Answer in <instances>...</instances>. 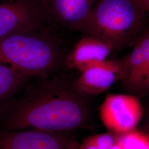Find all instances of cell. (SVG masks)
Returning <instances> with one entry per match:
<instances>
[{
    "label": "cell",
    "instance_id": "obj_1",
    "mask_svg": "<svg viewBox=\"0 0 149 149\" xmlns=\"http://www.w3.org/2000/svg\"><path fill=\"white\" fill-rule=\"evenodd\" d=\"M90 118L86 96L72 82L53 76L30 84L0 108V130L69 132L86 127Z\"/></svg>",
    "mask_w": 149,
    "mask_h": 149
},
{
    "label": "cell",
    "instance_id": "obj_2",
    "mask_svg": "<svg viewBox=\"0 0 149 149\" xmlns=\"http://www.w3.org/2000/svg\"><path fill=\"white\" fill-rule=\"evenodd\" d=\"M67 55L49 30L27 29L0 38V63L31 77L54 76Z\"/></svg>",
    "mask_w": 149,
    "mask_h": 149
},
{
    "label": "cell",
    "instance_id": "obj_3",
    "mask_svg": "<svg viewBox=\"0 0 149 149\" xmlns=\"http://www.w3.org/2000/svg\"><path fill=\"white\" fill-rule=\"evenodd\" d=\"M148 15L134 0H98L81 32L108 43L114 52L132 48L149 28Z\"/></svg>",
    "mask_w": 149,
    "mask_h": 149
},
{
    "label": "cell",
    "instance_id": "obj_4",
    "mask_svg": "<svg viewBox=\"0 0 149 149\" xmlns=\"http://www.w3.org/2000/svg\"><path fill=\"white\" fill-rule=\"evenodd\" d=\"M52 24L43 0H0V38L22 30H49Z\"/></svg>",
    "mask_w": 149,
    "mask_h": 149
},
{
    "label": "cell",
    "instance_id": "obj_5",
    "mask_svg": "<svg viewBox=\"0 0 149 149\" xmlns=\"http://www.w3.org/2000/svg\"><path fill=\"white\" fill-rule=\"evenodd\" d=\"M143 114V107L138 97L129 93L107 95L99 109L104 126L117 135L136 129Z\"/></svg>",
    "mask_w": 149,
    "mask_h": 149
},
{
    "label": "cell",
    "instance_id": "obj_6",
    "mask_svg": "<svg viewBox=\"0 0 149 149\" xmlns=\"http://www.w3.org/2000/svg\"><path fill=\"white\" fill-rule=\"evenodd\" d=\"M123 60L124 87L129 94L149 96V28Z\"/></svg>",
    "mask_w": 149,
    "mask_h": 149
},
{
    "label": "cell",
    "instance_id": "obj_7",
    "mask_svg": "<svg viewBox=\"0 0 149 149\" xmlns=\"http://www.w3.org/2000/svg\"><path fill=\"white\" fill-rule=\"evenodd\" d=\"M72 82L74 88L85 96H96L110 88L123 75L122 59H107L81 71Z\"/></svg>",
    "mask_w": 149,
    "mask_h": 149
},
{
    "label": "cell",
    "instance_id": "obj_8",
    "mask_svg": "<svg viewBox=\"0 0 149 149\" xmlns=\"http://www.w3.org/2000/svg\"><path fill=\"white\" fill-rule=\"evenodd\" d=\"M71 140L68 132L0 130V149H66Z\"/></svg>",
    "mask_w": 149,
    "mask_h": 149
},
{
    "label": "cell",
    "instance_id": "obj_9",
    "mask_svg": "<svg viewBox=\"0 0 149 149\" xmlns=\"http://www.w3.org/2000/svg\"><path fill=\"white\" fill-rule=\"evenodd\" d=\"M53 24L81 31L98 0H43Z\"/></svg>",
    "mask_w": 149,
    "mask_h": 149
},
{
    "label": "cell",
    "instance_id": "obj_10",
    "mask_svg": "<svg viewBox=\"0 0 149 149\" xmlns=\"http://www.w3.org/2000/svg\"><path fill=\"white\" fill-rule=\"evenodd\" d=\"M113 52V48L108 43L97 38L84 35L67 55L65 65L68 69L81 72L91 65L108 59Z\"/></svg>",
    "mask_w": 149,
    "mask_h": 149
},
{
    "label": "cell",
    "instance_id": "obj_11",
    "mask_svg": "<svg viewBox=\"0 0 149 149\" xmlns=\"http://www.w3.org/2000/svg\"><path fill=\"white\" fill-rule=\"evenodd\" d=\"M29 77L9 65L0 63V108L12 99Z\"/></svg>",
    "mask_w": 149,
    "mask_h": 149
},
{
    "label": "cell",
    "instance_id": "obj_12",
    "mask_svg": "<svg viewBox=\"0 0 149 149\" xmlns=\"http://www.w3.org/2000/svg\"><path fill=\"white\" fill-rule=\"evenodd\" d=\"M118 143L121 149H149V136L137 129L118 135Z\"/></svg>",
    "mask_w": 149,
    "mask_h": 149
},
{
    "label": "cell",
    "instance_id": "obj_13",
    "mask_svg": "<svg viewBox=\"0 0 149 149\" xmlns=\"http://www.w3.org/2000/svg\"><path fill=\"white\" fill-rule=\"evenodd\" d=\"M92 142L100 149H109L118 143V135L108 132L89 136Z\"/></svg>",
    "mask_w": 149,
    "mask_h": 149
},
{
    "label": "cell",
    "instance_id": "obj_14",
    "mask_svg": "<svg viewBox=\"0 0 149 149\" xmlns=\"http://www.w3.org/2000/svg\"><path fill=\"white\" fill-rule=\"evenodd\" d=\"M79 149H100L98 148L92 141L90 137L86 138L83 140L81 144H79Z\"/></svg>",
    "mask_w": 149,
    "mask_h": 149
},
{
    "label": "cell",
    "instance_id": "obj_15",
    "mask_svg": "<svg viewBox=\"0 0 149 149\" xmlns=\"http://www.w3.org/2000/svg\"><path fill=\"white\" fill-rule=\"evenodd\" d=\"M144 11L149 13V0H134Z\"/></svg>",
    "mask_w": 149,
    "mask_h": 149
},
{
    "label": "cell",
    "instance_id": "obj_16",
    "mask_svg": "<svg viewBox=\"0 0 149 149\" xmlns=\"http://www.w3.org/2000/svg\"><path fill=\"white\" fill-rule=\"evenodd\" d=\"M66 149H79V144L77 141L72 139L69 143Z\"/></svg>",
    "mask_w": 149,
    "mask_h": 149
},
{
    "label": "cell",
    "instance_id": "obj_17",
    "mask_svg": "<svg viewBox=\"0 0 149 149\" xmlns=\"http://www.w3.org/2000/svg\"><path fill=\"white\" fill-rule=\"evenodd\" d=\"M148 120L146 123V133L149 135V112L148 117Z\"/></svg>",
    "mask_w": 149,
    "mask_h": 149
},
{
    "label": "cell",
    "instance_id": "obj_18",
    "mask_svg": "<svg viewBox=\"0 0 149 149\" xmlns=\"http://www.w3.org/2000/svg\"><path fill=\"white\" fill-rule=\"evenodd\" d=\"M121 149V148H120V146H119L118 143H117L114 146H113L112 148H111V149Z\"/></svg>",
    "mask_w": 149,
    "mask_h": 149
}]
</instances>
